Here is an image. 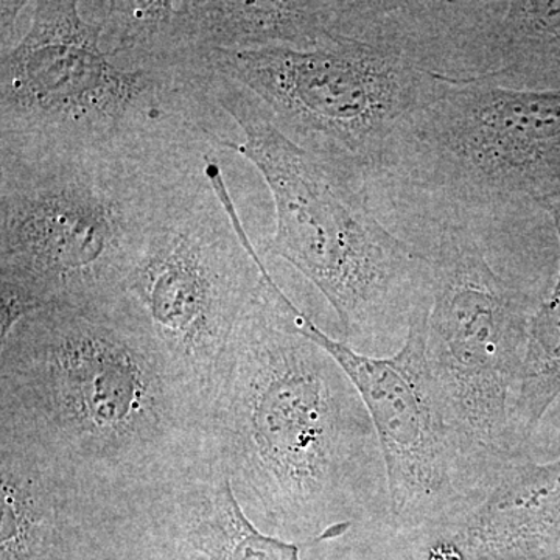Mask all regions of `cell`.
<instances>
[{
    "label": "cell",
    "mask_w": 560,
    "mask_h": 560,
    "mask_svg": "<svg viewBox=\"0 0 560 560\" xmlns=\"http://www.w3.org/2000/svg\"><path fill=\"white\" fill-rule=\"evenodd\" d=\"M0 341V444L151 504L217 470L200 394L127 294L43 308Z\"/></svg>",
    "instance_id": "cell-1"
},
{
    "label": "cell",
    "mask_w": 560,
    "mask_h": 560,
    "mask_svg": "<svg viewBox=\"0 0 560 560\" xmlns=\"http://www.w3.org/2000/svg\"><path fill=\"white\" fill-rule=\"evenodd\" d=\"M270 271L243 313L209 407L217 469L257 528L308 544L389 521L377 434L327 350L294 327Z\"/></svg>",
    "instance_id": "cell-2"
},
{
    "label": "cell",
    "mask_w": 560,
    "mask_h": 560,
    "mask_svg": "<svg viewBox=\"0 0 560 560\" xmlns=\"http://www.w3.org/2000/svg\"><path fill=\"white\" fill-rule=\"evenodd\" d=\"M75 0H36L0 58V154L108 153L138 160L217 158L224 110L208 62L125 66Z\"/></svg>",
    "instance_id": "cell-3"
},
{
    "label": "cell",
    "mask_w": 560,
    "mask_h": 560,
    "mask_svg": "<svg viewBox=\"0 0 560 560\" xmlns=\"http://www.w3.org/2000/svg\"><path fill=\"white\" fill-rule=\"evenodd\" d=\"M208 161L0 154V338L43 308L124 296L154 231Z\"/></svg>",
    "instance_id": "cell-4"
},
{
    "label": "cell",
    "mask_w": 560,
    "mask_h": 560,
    "mask_svg": "<svg viewBox=\"0 0 560 560\" xmlns=\"http://www.w3.org/2000/svg\"><path fill=\"white\" fill-rule=\"evenodd\" d=\"M364 183L378 217L425 241L525 224L560 195V91L441 80L390 132Z\"/></svg>",
    "instance_id": "cell-5"
},
{
    "label": "cell",
    "mask_w": 560,
    "mask_h": 560,
    "mask_svg": "<svg viewBox=\"0 0 560 560\" xmlns=\"http://www.w3.org/2000/svg\"><path fill=\"white\" fill-rule=\"evenodd\" d=\"M221 109L243 132L228 149L270 187L276 231L267 249L311 280L337 315L340 338L359 352L407 340L433 296L425 253L389 230L360 173L302 150L276 128L242 84L217 75Z\"/></svg>",
    "instance_id": "cell-6"
},
{
    "label": "cell",
    "mask_w": 560,
    "mask_h": 560,
    "mask_svg": "<svg viewBox=\"0 0 560 560\" xmlns=\"http://www.w3.org/2000/svg\"><path fill=\"white\" fill-rule=\"evenodd\" d=\"M522 228L445 231L422 248L433 265L427 371L445 418L492 482L521 447L512 410L539 308L493 264Z\"/></svg>",
    "instance_id": "cell-7"
},
{
    "label": "cell",
    "mask_w": 560,
    "mask_h": 560,
    "mask_svg": "<svg viewBox=\"0 0 560 560\" xmlns=\"http://www.w3.org/2000/svg\"><path fill=\"white\" fill-rule=\"evenodd\" d=\"M265 271L213 158L154 231L125 290L208 415L232 338Z\"/></svg>",
    "instance_id": "cell-8"
},
{
    "label": "cell",
    "mask_w": 560,
    "mask_h": 560,
    "mask_svg": "<svg viewBox=\"0 0 560 560\" xmlns=\"http://www.w3.org/2000/svg\"><path fill=\"white\" fill-rule=\"evenodd\" d=\"M202 55L217 75L256 95L287 139L363 178L394 128L441 86L400 55L355 39Z\"/></svg>",
    "instance_id": "cell-9"
},
{
    "label": "cell",
    "mask_w": 560,
    "mask_h": 560,
    "mask_svg": "<svg viewBox=\"0 0 560 560\" xmlns=\"http://www.w3.org/2000/svg\"><path fill=\"white\" fill-rule=\"evenodd\" d=\"M429 313L415 320L394 355L374 357L330 337L300 308L293 312L296 330L334 357L370 412L385 464L390 525L400 534L455 525L493 486L445 418L431 385Z\"/></svg>",
    "instance_id": "cell-10"
},
{
    "label": "cell",
    "mask_w": 560,
    "mask_h": 560,
    "mask_svg": "<svg viewBox=\"0 0 560 560\" xmlns=\"http://www.w3.org/2000/svg\"><path fill=\"white\" fill-rule=\"evenodd\" d=\"M355 38L451 83L560 91V0H359Z\"/></svg>",
    "instance_id": "cell-11"
},
{
    "label": "cell",
    "mask_w": 560,
    "mask_h": 560,
    "mask_svg": "<svg viewBox=\"0 0 560 560\" xmlns=\"http://www.w3.org/2000/svg\"><path fill=\"white\" fill-rule=\"evenodd\" d=\"M156 506L0 444V560H139Z\"/></svg>",
    "instance_id": "cell-12"
},
{
    "label": "cell",
    "mask_w": 560,
    "mask_h": 560,
    "mask_svg": "<svg viewBox=\"0 0 560 560\" xmlns=\"http://www.w3.org/2000/svg\"><path fill=\"white\" fill-rule=\"evenodd\" d=\"M346 2L335 0H164L153 65L213 50H315L345 39Z\"/></svg>",
    "instance_id": "cell-13"
},
{
    "label": "cell",
    "mask_w": 560,
    "mask_h": 560,
    "mask_svg": "<svg viewBox=\"0 0 560 560\" xmlns=\"http://www.w3.org/2000/svg\"><path fill=\"white\" fill-rule=\"evenodd\" d=\"M451 526L488 560H560V459L514 456L485 500Z\"/></svg>",
    "instance_id": "cell-14"
},
{
    "label": "cell",
    "mask_w": 560,
    "mask_h": 560,
    "mask_svg": "<svg viewBox=\"0 0 560 560\" xmlns=\"http://www.w3.org/2000/svg\"><path fill=\"white\" fill-rule=\"evenodd\" d=\"M164 522L172 536L209 560H301L300 544L257 528L220 470L175 493Z\"/></svg>",
    "instance_id": "cell-15"
},
{
    "label": "cell",
    "mask_w": 560,
    "mask_h": 560,
    "mask_svg": "<svg viewBox=\"0 0 560 560\" xmlns=\"http://www.w3.org/2000/svg\"><path fill=\"white\" fill-rule=\"evenodd\" d=\"M551 217L560 246V195L545 206ZM560 394V256L559 275L530 323L528 352L515 397L512 422L518 444L528 440L530 431Z\"/></svg>",
    "instance_id": "cell-16"
},
{
    "label": "cell",
    "mask_w": 560,
    "mask_h": 560,
    "mask_svg": "<svg viewBox=\"0 0 560 560\" xmlns=\"http://www.w3.org/2000/svg\"><path fill=\"white\" fill-rule=\"evenodd\" d=\"M405 541L408 560H486L451 530H423Z\"/></svg>",
    "instance_id": "cell-17"
},
{
    "label": "cell",
    "mask_w": 560,
    "mask_h": 560,
    "mask_svg": "<svg viewBox=\"0 0 560 560\" xmlns=\"http://www.w3.org/2000/svg\"><path fill=\"white\" fill-rule=\"evenodd\" d=\"M140 560H209L200 552L190 550L187 545L172 536L171 530L164 528L153 545Z\"/></svg>",
    "instance_id": "cell-18"
},
{
    "label": "cell",
    "mask_w": 560,
    "mask_h": 560,
    "mask_svg": "<svg viewBox=\"0 0 560 560\" xmlns=\"http://www.w3.org/2000/svg\"><path fill=\"white\" fill-rule=\"evenodd\" d=\"M32 2L22 0H2L0 3V54L10 50L20 40L18 24L24 11L28 10Z\"/></svg>",
    "instance_id": "cell-19"
}]
</instances>
